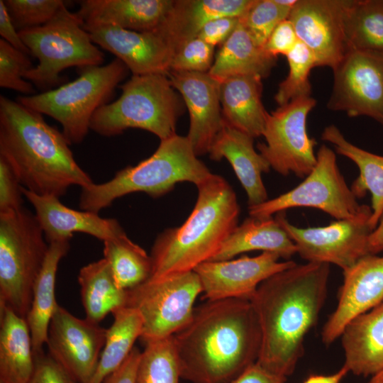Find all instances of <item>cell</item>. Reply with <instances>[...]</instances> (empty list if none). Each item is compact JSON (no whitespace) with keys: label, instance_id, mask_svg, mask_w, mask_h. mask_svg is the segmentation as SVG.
Here are the masks:
<instances>
[{"label":"cell","instance_id":"11","mask_svg":"<svg viewBox=\"0 0 383 383\" xmlns=\"http://www.w3.org/2000/svg\"><path fill=\"white\" fill-rule=\"evenodd\" d=\"M128 292L127 306L136 309L143 321L140 340L145 345L174 335L192 319L194 302L203 292L194 271L150 280Z\"/></svg>","mask_w":383,"mask_h":383},{"label":"cell","instance_id":"12","mask_svg":"<svg viewBox=\"0 0 383 383\" xmlns=\"http://www.w3.org/2000/svg\"><path fill=\"white\" fill-rule=\"evenodd\" d=\"M316 104L311 96L301 97L267 113L262 136L257 148L270 167L287 176L306 177L316 163V141L309 136L307 117Z\"/></svg>","mask_w":383,"mask_h":383},{"label":"cell","instance_id":"10","mask_svg":"<svg viewBox=\"0 0 383 383\" xmlns=\"http://www.w3.org/2000/svg\"><path fill=\"white\" fill-rule=\"evenodd\" d=\"M365 206L357 202L348 186L334 152L322 145L313 169L301 183L274 199L248 207V213L251 217L268 218L288 209L310 207L342 220L357 216Z\"/></svg>","mask_w":383,"mask_h":383},{"label":"cell","instance_id":"15","mask_svg":"<svg viewBox=\"0 0 383 383\" xmlns=\"http://www.w3.org/2000/svg\"><path fill=\"white\" fill-rule=\"evenodd\" d=\"M107 331L58 305L48 331V353L77 383H87L97 367Z\"/></svg>","mask_w":383,"mask_h":383},{"label":"cell","instance_id":"9","mask_svg":"<svg viewBox=\"0 0 383 383\" xmlns=\"http://www.w3.org/2000/svg\"><path fill=\"white\" fill-rule=\"evenodd\" d=\"M48 248L35 213L24 207L0 213V304L23 318Z\"/></svg>","mask_w":383,"mask_h":383},{"label":"cell","instance_id":"24","mask_svg":"<svg viewBox=\"0 0 383 383\" xmlns=\"http://www.w3.org/2000/svg\"><path fill=\"white\" fill-rule=\"evenodd\" d=\"M254 0H174L167 18L155 30L174 52L197 37L210 21L225 16L242 17Z\"/></svg>","mask_w":383,"mask_h":383},{"label":"cell","instance_id":"43","mask_svg":"<svg viewBox=\"0 0 383 383\" xmlns=\"http://www.w3.org/2000/svg\"><path fill=\"white\" fill-rule=\"evenodd\" d=\"M35 368L28 383H77L48 353L34 354Z\"/></svg>","mask_w":383,"mask_h":383},{"label":"cell","instance_id":"51","mask_svg":"<svg viewBox=\"0 0 383 383\" xmlns=\"http://www.w3.org/2000/svg\"><path fill=\"white\" fill-rule=\"evenodd\" d=\"M364 383H383V369L370 376V379Z\"/></svg>","mask_w":383,"mask_h":383},{"label":"cell","instance_id":"2","mask_svg":"<svg viewBox=\"0 0 383 383\" xmlns=\"http://www.w3.org/2000/svg\"><path fill=\"white\" fill-rule=\"evenodd\" d=\"M182 379L228 383L257 361L261 331L248 299L206 301L173 336Z\"/></svg>","mask_w":383,"mask_h":383},{"label":"cell","instance_id":"36","mask_svg":"<svg viewBox=\"0 0 383 383\" xmlns=\"http://www.w3.org/2000/svg\"><path fill=\"white\" fill-rule=\"evenodd\" d=\"M172 336L144 345L135 383H179L181 371Z\"/></svg>","mask_w":383,"mask_h":383},{"label":"cell","instance_id":"14","mask_svg":"<svg viewBox=\"0 0 383 383\" xmlns=\"http://www.w3.org/2000/svg\"><path fill=\"white\" fill-rule=\"evenodd\" d=\"M332 70L328 109L350 117H371L383 126V54L348 49Z\"/></svg>","mask_w":383,"mask_h":383},{"label":"cell","instance_id":"20","mask_svg":"<svg viewBox=\"0 0 383 383\" xmlns=\"http://www.w3.org/2000/svg\"><path fill=\"white\" fill-rule=\"evenodd\" d=\"M95 45L114 55L133 75L167 74L173 52L156 31L138 32L111 26L83 24Z\"/></svg>","mask_w":383,"mask_h":383},{"label":"cell","instance_id":"13","mask_svg":"<svg viewBox=\"0 0 383 383\" xmlns=\"http://www.w3.org/2000/svg\"><path fill=\"white\" fill-rule=\"evenodd\" d=\"M372 209L366 205L357 216L337 220L322 227L299 228L286 218L285 211L275 219L294 242L296 253L309 262L333 264L345 271L362 257L372 255L368 240Z\"/></svg>","mask_w":383,"mask_h":383},{"label":"cell","instance_id":"27","mask_svg":"<svg viewBox=\"0 0 383 383\" xmlns=\"http://www.w3.org/2000/svg\"><path fill=\"white\" fill-rule=\"evenodd\" d=\"M35 368L28 322L0 304V383H28Z\"/></svg>","mask_w":383,"mask_h":383},{"label":"cell","instance_id":"5","mask_svg":"<svg viewBox=\"0 0 383 383\" xmlns=\"http://www.w3.org/2000/svg\"><path fill=\"white\" fill-rule=\"evenodd\" d=\"M212 173L195 153L187 136L177 134L160 140L155 152L135 166L118 171L111 179L81 188L82 210L99 213L127 194L143 192L158 198L176 184L189 182L198 186Z\"/></svg>","mask_w":383,"mask_h":383},{"label":"cell","instance_id":"50","mask_svg":"<svg viewBox=\"0 0 383 383\" xmlns=\"http://www.w3.org/2000/svg\"><path fill=\"white\" fill-rule=\"evenodd\" d=\"M368 245L372 255H376L383 250V214L369 236Z\"/></svg>","mask_w":383,"mask_h":383},{"label":"cell","instance_id":"38","mask_svg":"<svg viewBox=\"0 0 383 383\" xmlns=\"http://www.w3.org/2000/svg\"><path fill=\"white\" fill-rule=\"evenodd\" d=\"M296 0H254L240 21L255 43L263 48L276 26L289 18Z\"/></svg>","mask_w":383,"mask_h":383},{"label":"cell","instance_id":"21","mask_svg":"<svg viewBox=\"0 0 383 383\" xmlns=\"http://www.w3.org/2000/svg\"><path fill=\"white\" fill-rule=\"evenodd\" d=\"M22 192L33 206L35 216L48 243L70 241L74 233H83L102 241L126 233L115 218L101 217L99 213L77 211L64 205L59 198L41 196L22 186Z\"/></svg>","mask_w":383,"mask_h":383},{"label":"cell","instance_id":"39","mask_svg":"<svg viewBox=\"0 0 383 383\" xmlns=\"http://www.w3.org/2000/svg\"><path fill=\"white\" fill-rule=\"evenodd\" d=\"M33 65L28 55L0 38V87L29 96L35 94L34 85L24 79Z\"/></svg>","mask_w":383,"mask_h":383},{"label":"cell","instance_id":"31","mask_svg":"<svg viewBox=\"0 0 383 383\" xmlns=\"http://www.w3.org/2000/svg\"><path fill=\"white\" fill-rule=\"evenodd\" d=\"M70 248V241L49 243L44 263L35 282L30 309L26 318L34 354L43 352L46 344L50 322L59 305L55 294L57 270Z\"/></svg>","mask_w":383,"mask_h":383},{"label":"cell","instance_id":"47","mask_svg":"<svg viewBox=\"0 0 383 383\" xmlns=\"http://www.w3.org/2000/svg\"><path fill=\"white\" fill-rule=\"evenodd\" d=\"M287 378L272 373L257 362L228 383H286Z\"/></svg>","mask_w":383,"mask_h":383},{"label":"cell","instance_id":"7","mask_svg":"<svg viewBox=\"0 0 383 383\" xmlns=\"http://www.w3.org/2000/svg\"><path fill=\"white\" fill-rule=\"evenodd\" d=\"M79 69V77L73 81L40 94L19 96L16 99L59 122L70 145L84 140L94 114L109 103L128 70L117 58L104 65Z\"/></svg>","mask_w":383,"mask_h":383},{"label":"cell","instance_id":"29","mask_svg":"<svg viewBox=\"0 0 383 383\" xmlns=\"http://www.w3.org/2000/svg\"><path fill=\"white\" fill-rule=\"evenodd\" d=\"M275 57L257 45L240 21L221 45L208 72L218 81L238 75L267 77L277 64Z\"/></svg>","mask_w":383,"mask_h":383},{"label":"cell","instance_id":"19","mask_svg":"<svg viewBox=\"0 0 383 383\" xmlns=\"http://www.w3.org/2000/svg\"><path fill=\"white\" fill-rule=\"evenodd\" d=\"M383 301V256L368 255L343 271L338 304L321 332L329 345L340 337L346 325Z\"/></svg>","mask_w":383,"mask_h":383},{"label":"cell","instance_id":"3","mask_svg":"<svg viewBox=\"0 0 383 383\" xmlns=\"http://www.w3.org/2000/svg\"><path fill=\"white\" fill-rule=\"evenodd\" d=\"M62 132L43 115L0 96V157L26 189L60 198L72 186L94 182L75 160Z\"/></svg>","mask_w":383,"mask_h":383},{"label":"cell","instance_id":"1","mask_svg":"<svg viewBox=\"0 0 383 383\" xmlns=\"http://www.w3.org/2000/svg\"><path fill=\"white\" fill-rule=\"evenodd\" d=\"M329 274L326 263H296L258 286L250 301L261 331L262 367L286 378L293 373L326 301Z\"/></svg>","mask_w":383,"mask_h":383},{"label":"cell","instance_id":"44","mask_svg":"<svg viewBox=\"0 0 383 383\" xmlns=\"http://www.w3.org/2000/svg\"><path fill=\"white\" fill-rule=\"evenodd\" d=\"M299 41L294 28L287 18L280 22L270 34L263 48L270 55L277 57L287 56Z\"/></svg>","mask_w":383,"mask_h":383},{"label":"cell","instance_id":"6","mask_svg":"<svg viewBox=\"0 0 383 383\" xmlns=\"http://www.w3.org/2000/svg\"><path fill=\"white\" fill-rule=\"evenodd\" d=\"M119 87L121 96L95 112L90 130L112 137L138 128L152 133L160 140L177 134L182 102L167 74L133 75Z\"/></svg>","mask_w":383,"mask_h":383},{"label":"cell","instance_id":"34","mask_svg":"<svg viewBox=\"0 0 383 383\" xmlns=\"http://www.w3.org/2000/svg\"><path fill=\"white\" fill-rule=\"evenodd\" d=\"M344 29L348 49L383 54V0H348Z\"/></svg>","mask_w":383,"mask_h":383},{"label":"cell","instance_id":"18","mask_svg":"<svg viewBox=\"0 0 383 383\" xmlns=\"http://www.w3.org/2000/svg\"><path fill=\"white\" fill-rule=\"evenodd\" d=\"M167 76L189 114V143L197 156L209 153L224 123L220 82L208 72L170 71Z\"/></svg>","mask_w":383,"mask_h":383},{"label":"cell","instance_id":"48","mask_svg":"<svg viewBox=\"0 0 383 383\" xmlns=\"http://www.w3.org/2000/svg\"><path fill=\"white\" fill-rule=\"evenodd\" d=\"M0 35L1 38L13 48L29 55L30 52L21 40L6 10L4 0H0Z\"/></svg>","mask_w":383,"mask_h":383},{"label":"cell","instance_id":"25","mask_svg":"<svg viewBox=\"0 0 383 383\" xmlns=\"http://www.w3.org/2000/svg\"><path fill=\"white\" fill-rule=\"evenodd\" d=\"M340 337L349 372L367 377L383 369V301L350 321Z\"/></svg>","mask_w":383,"mask_h":383},{"label":"cell","instance_id":"49","mask_svg":"<svg viewBox=\"0 0 383 383\" xmlns=\"http://www.w3.org/2000/svg\"><path fill=\"white\" fill-rule=\"evenodd\" d=\"M349 371L343 366L330 374H311L303 383H340Z\"/></svg>","mask_w":383,"mask_h":383},{"label":"cell","instance_id":"35","mask_svg":"<svg viewBox=\"0 0 383 383\" xmlns=\"http://www.w3.org/2000/svg\"><path fill=\"white\" fill-rule=\"evenodd\" d=\"M104 258L109 262L118 287L129 290L148 281L152 273L150 255L124 233L106 240Z\"/></svg>","mask_w":383,"mask_h":383},{"label":"cell","instance_id":"17","mask_svg":"<svg viewBox=\"0 0 383 383\" xmlns=\"http://www.w3.org/2000/svg\"><path fill=\"white\" fill-rule=\"evenodd\" d=\"M279 259L275 253L262 252L255 257L244 255L235 260L207 261L194 271L200 279L206 301L250 300L263 281L296 264L290 260Z\"/></svg>","mask_w":383,"mask_h":383},{"label":"cell","instance_id":"28","mask_svg":"<svg viewBox=\"0 0 383 383\" xmlns=\"http://www.w3.org/2000/svg\"><path fill=\"white\" fill-rule=\"evenodd\" d=\"M252 250L273 252L286 260L296 253L294 242L275 218L250 216L234 229L209 261L231 260Z\"/></svg>","mask_w":383,"mask_h":383},{"label":"cell","instance_id":"46","mask_svg":"<svg viewBox=\"0 0 383 383\" xmlns=\"http://www.w3.org/2000/svg\"><path fill=\"white\" fill-rule=\"evenodd\" d=\"M141 351L134 347L121 366L109 374L103 383H135Z\"/></svg>","mask_w":383,"mask_h":383},{"label":"cell","instance_id":"33","mask_svg":"<svg viewBox=\"0 0 383 383\" xmlns=\"http://www.w3.org/2000/svg\"><path fill=\"white\" fill-rule=\"evenodd\" d=\"M112 314L113 323L107 331L97 367L87 383H103L127 359L142 334L143 321L136 309L125 306Z\"/></svg>","mask_w":383,"mask_h":383},{"label":"cell","instance_id":"42","mask_svg":"<svg viewBox=\"0 0 383 383\" xmlns=\"http://www.w3.org/2000/svg\"><path fill=\"white\" fill-rule=\"evenodd\" d=\"M22 185L4 159L0 157V213L23 208Z\"/></svg>","mask_w":383,"mask_h":383},{"label":"cell","instance_id":"40","mask_svg":"<svg viewBox=\"0 0 383 383\" xmlns=\"http://www.w3.org/2000/svg\"><path fill=\"white\" fill-rule=\"evenodd\" d=\"M4 3L18 32L48 23L65 4L62 0H4Z\"/></svg>","mask_w":383,"mask_h":383},{"label":"cell","instance_id":"30","mask_svg":"<svg viewBox=\"0 0 383 383\" xmlns=\"http://www.w3.org/2000/svg\"><path fill=\"white\" fill-rule=\"evenodd\" d=\"M321 139L332 144L336 152L358 167L359 176L350 189L357 199L364 197L367 192L372 196V215L370 226L374 230L383 214V156L365 150L349 142L334 125L324 128Z\"/></svg>","mask_w":383,"mask_h":383},{"label":"cell","instance_id":"16","mask_svg":"<svg viewBox=\"0 0 383 383\" xmlns=\"http://www.w3.org/2000/svg\"><path fill=\"white\" fill-rule=\"evenodd\" d=\"M348 0H296L288 19L313 52L316 67L333 70L348 50L344 29Z\"/></svg>","mask_w":383,"mask_h":383},{"label":"cell","instance_id":"32","mask_svg":"<svg viewBox=\"0 0 383 383\" xmlns=\"http://www.w3.org/2000/svg\"><path fill=\"white\" fill-rule=\"evenodd\" d=\"M77 279L85 318L90 322L99 324L109 313L127 306L128 292L118 287L105 258L82 267Z\"/></svg>","mask_w":383,"mask_h":383},{"label":"cell","instance_id":"41","mask_svg":"<svg viewBox=\"0 0 383 383\" xmlns=\"http://www.w3.org/2000/svg\"><path fill=\"white\" fill-rule=\"evenodd\" d=\"M214 57V47L196 37L174 52L170 71L209 72Z\"/></svg>","mask_w":383,"mask_h":383},{"label":"cell","instance_id":"23","mask_svg":"<svg viewBox=\"0 0 383 383\" xmlns=\"http://www.w3.org/2000/svg\"><path fill=\"white\" fill-rule=\"evenodd\" d=\"M174 0H82L76 12L84 25L111 26L138 31H155Z\"/></svg>","mask_w":383,"mask_h":383},{"label":"cell","instance_id":"37","mask_svg":"<svg viewBox=\"0 0 383 383\" xmlns=\"http://www.w3.org/2000/svg\"><path fill=\"white\" fill-rule=\"evenodd\" d=\"M286 57L289 73L279 84L274 96L279 106L296 99L311 96V84L309 77L311 69L316 67L313 52L300 40Z\"/></svg>","mask_w":383,"mask_h":383},{"label":"cell","instance_id":"45","mask_svg":"<svg viewBox=\"0 0 383 383\" xmlns=\"http://www.w3.org/2000/svg\"><path fill=\"white\" fill-rule=\"evenodd\" d=\"M239 22L240 18L233 16L213 19L203 27L197 37L213 47L221 46L231 35Z\"/></svg>","mask_w":383,"mask_h":383},{"label":"cell","instance_id":"8","mask_svg":"<svg viewBox=\"0 0 383 383\" xmlns=\"http://www.w3.org/2000/svg\"><path fill=\"white\" fill-rule=\"evenodd\" d=\"M18 33L30 54L38 60L24 79L43 91L64 84L60 73L65 69L104 63V53L93 43L80 18L65 4L48 23Z\"/></svg>","mask_w":383,"mask_h":383},{"label":"cell","instance_id":"4","mask_svg":"<svg viewBox=\"0 0 383 383\" xmlns=\"http://www.w3.org/2000/svg\"><path fill=\"white\" fill-rule=\"evenodd\" d=\"M196 187V204L184 223L157 236L150 255V280L194 271L213 258L238 226L240 205L226 179L212 173Z\"/></svg>","mask_w":383,"mask_h":383},{"label":"cell","instance_id":"22","mask_svg":"<svg viewBox=\"0 0 383 383\" xmlns=\"http://www.w3.org/2000/svg\"><path fill=\"white\" fill-rule=\"evenodd\" d=\"M254 138L235 128L225 120L209 150L210 158L219 161L226 158L245 189L248 207L268 200L262 179L270 165L254 148Z\"/></svg>","mask_w":383,"mask_h":383},{"label":"cell","instance_id":"26","mask_svg":"<svg viewBox=\"0 0 383 383\" xmlns=\"http://www.w3.org/2000/svg\"><path fill=\"white\" fill-rule=\"evenodd\" d=\"M219 82L224 120L253 138L262 136L268 112L262 102V78L238 75Z\"/></svg>","mask_w":383,"mask_h":383}]
</instances>
